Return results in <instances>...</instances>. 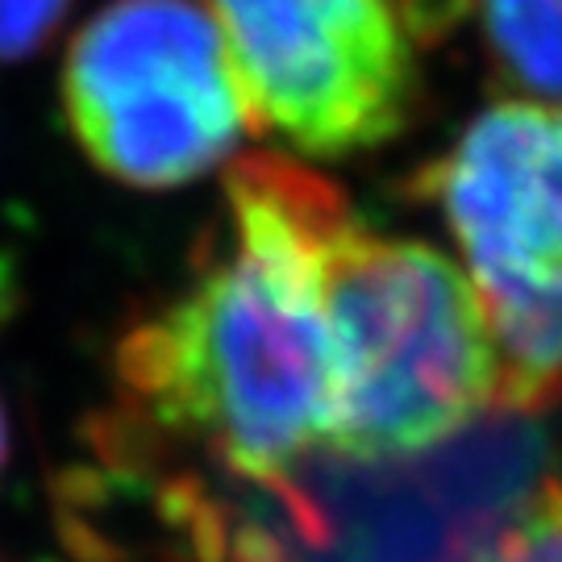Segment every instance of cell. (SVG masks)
I'll return each mask as SVG.
<instances>
[{"instance_id":"cell-3","label":"cell","mask_w":562,"mask_h":562,"mask_svg":"<svg viewBox=\"0 0 562 562\" xmlns=\"http://www.w3.org/2000/svg\"><path fill=\"white\" fill-rule=\"evenodd\" d=\"M317 267L334 350V450L417 454L501 413L483 304L442 250L371 229L338 188L317 229Z\"/></svg>"},{"instance_id":"cell-5","label":"cell","mask_w":562,"mask_h":562,"mask_svg":"<svg viewBox=\"0 0 562 562\" xmlns=\"http://www.w3.org/2000/svg\"><path fill=\"white\" fill-rule=\"evenodd\" d=\"M241 83L204 0H109L63 63L80 150L125 188H180L238 150Z\"/></svg>"},{"instance_id":"cell-9","label":"cell","mask_w":562,"mask_h":562,"mask_svg":"<svg viewBox=\"0 0 562 562\" xmlns=\"http://www.w3.org/2000/svg\"><path fill=\"white\" fill-rule=\"evenodd\" d=\"M396 18L417 42H442L471 9V0H392Z\"/></svg>"},{"instance_id":"cell-1","label":"cell","mask_w":562,"mask_h":562,"mask_svg":"<svg viewBox=\"0 0 562 562\" xmlns=\"http://www.w3.org/2000/svg\"><path fill=\"white\" fill-rule=\"evenodd\" d=\"M338 183L283 155L225 176L229 222L196 280L117 346L142 425L201 450L225 480L267 483L334 450V350L317 229Z\"/></svg>"},{"instance_id":"cell-2","label":"cell","mask_w":562,"mask_h":562,"mask_svg":"<svg viewBox=\"0 0 562 562\" xmlns=\"http://www.w3.org/2000/svg\"><path fill=\"white\" fill-rule=\"evenodd\" d=\"M559 462L538 413L501 408L417 454L325 450L267 483L183 480L167 521L201 562H480Z\"/></svg>"},{"instance_id":"cell-10","label":"cell","mask_w":562,"mask_h":562,"mask_svg":"<svg viewBox=\"0 0 562 562\" xmlns=\"http://www.w3.org/2000/svg\"><path fill=\"white\" fill-rule=\"evenodd\" d=\"M480 562H538V554H533V546L525 542L521 525L513 521L501 533V538L492 542V550H487V554H483Z\"/></svg>"},{"instance_id":"cell-8","label":"cell","mask_w":562,"mask_h":562,"mask_svg":"<svg viewBox=\"0 0 562 562\" xmlns=\"http://www.w3.org/2000/svg\"><path fill=\"white\" fill-rule=\"evenodd\" d=\"M76 0H0V63L30 59L59 30Z\"/></svg>"},{"instance_id":"cell-6","label":"cell","mask_w":562,"mask_h":562,"mask_svg":"<svg viewBox=\"0 0 562 562\" xmlns=\"http://www.w3.org/2000/svg\"><path fill=\"white\" fill-rule=\"evenodd\" d=\"M250 121L308 155H355L401 134L417 76L392 0H204Z\"/></svg>"},{"instance_id":"cell-4","label":"cell","mask_w":562,"mask_h":562,"mask_svg":"<svg viewBox=\"0 0 562 562\" xmlns=\"http://www.w3.org/2000/svg\"><path fill=\"white\" fill-rule=\"evenodd\" d=\"M438 204L501 362V408L542 413L562 401V109L504 101L417 176Z\"/></svg>"},{"instance_id":"cell-11","label":"cell","mask_w":562,"mask_h":562,"mask_svg":"<svg viewBox=\"0 0 562 562\" xmlns=\"http://www.w3.org/2000/svg\"><path fill=\"white\" fill-rule=\"evenodd\" d=\"M9 459V422H4V408H0V467Z\"/></svg>"},{"instance_id":"cell-7","label":"cell","mask_w":562,"mask_h":562,"mask_svg":"<svg viewBox=\"0 0 562 562\" xmlns=\"http://www.w3.org/2000/svg\"><path fill=\"white\" fill-rule=\"evenodd\" d=\"M480 18L504 83L562 101V0H480Z\"/></svg>"}]
</instances>
